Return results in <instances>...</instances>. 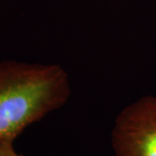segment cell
Here are the masks:
<instances>
[{"mask_svg": "<svg viewBox=\"0 0 156 156\" xmlns=\"http://www.w3.org/2000/svg\"><path fill=\"white\" fill-rule=\"evenodd\" d=\"M70 94L68 74L58 64L0 62V141L14 142Z\"/></svg>", "mask_w": 156, "mask_h": 156, "instance_id": "6da1fadb", "label": "cell"}, {"mask_svg": "<svg viewBox=\"0 0 156 156\" xmlns=\"http://www.w3.org/2000/svg\"><path fill=\"white\" fill-rule=\"evenodd\" d=\"M111 144L115 156H156V96H143L118 114Z\"/></svg>", "mask_w": 156, "mask_h": 156, "instance_id": "7a4b0ae2", "label": "cell"}, {"mask_svg": "<svg viewBox=\"0 0 156 156\" xmlns=\"http://www.w3.org/2000/svg\"><path fill=\"white\" fill-rule=\"evenodd\" d=\"M0 156H23L14 148V142L0 141Z\"/></svg>", "mask_w": 156, "mask_h": 156, "instance_id": "3957f363", "label": "cell"}]
</instances>
